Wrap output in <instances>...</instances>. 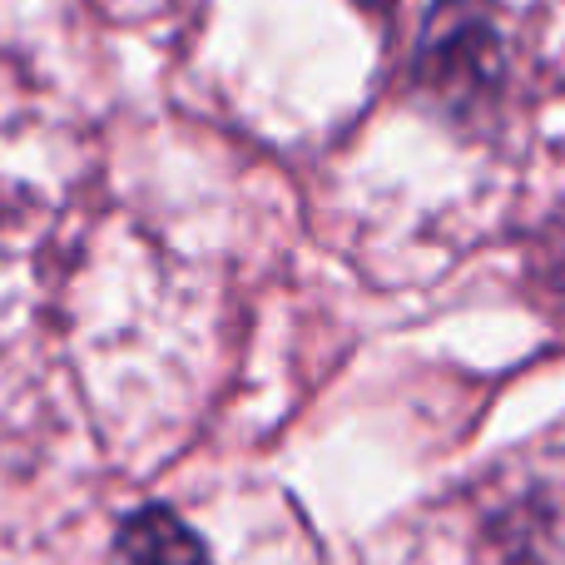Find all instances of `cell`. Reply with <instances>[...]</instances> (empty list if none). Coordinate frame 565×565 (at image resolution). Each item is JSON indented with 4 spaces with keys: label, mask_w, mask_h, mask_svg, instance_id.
Listing matches in <instances>:
<instances>
[{
    "label": "cell",
    "mask_w": 565,
    "mask_h": 565,
    "mask_svg": "<svg viewBox=\"0 0 565 565\" xmlns=\"http://www.w3.org/2000/svg\"><path fill=\"white\" fill-rule=\"evenodd\" d=\"M115 565H209V551L169 507H145L119 526Z\"/></svg>",
    "instance_id": "obj_1"
}]
</instances>
